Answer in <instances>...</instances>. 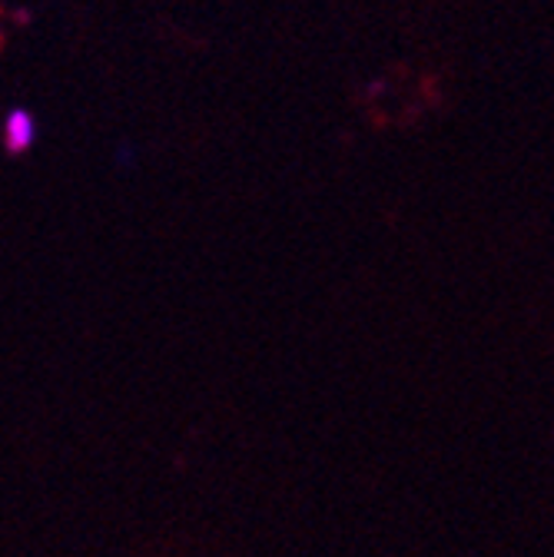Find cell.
<instances>
[{
	"instance_id": "1",
	"label": "cell",
	"mask_w": 554,
	"mask_h": 557,
	"mask_svg": "<svg viewBox=\"0 0 554 557\" xmlns=\"http://www.w3.org/2000/svg\"><path fill=\"white\" fill-rule=\"evenodd\" d=\"M4 144L11 153H24L34 144V116L27 110H14L4 123Z\"/></svg>"
}]
</instances>
